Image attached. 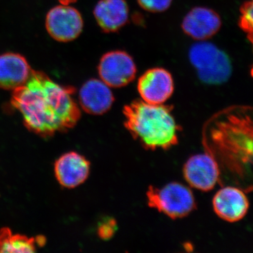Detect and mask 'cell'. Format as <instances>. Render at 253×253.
I'll return each mask as SVG.
<instances>
[{
  "label": "cell",
  "instance_id": "52a82bcc",
  "mask_svg": "<svg viewBox=\"0 0 253 253\" xmlns=\"http://www.w3.org/2000/svg\"><path fill=\"white\" fill-rule=\"evenodd\" d=\"M183 176L193 189L208 192L220 184L221 172L216 160L205 151L193 155L183 166Z\"/></svg>",
  "mask_w": 253,
  "mask_h": 253
},
{
  "label": "cell",
  "instance_id": "ba28073f",
  "mask_svg": "<svg viewBox=\"0 0 253 253\" xmlns=\"http://www.w3.org/2000/svg\"><path fill=\"white\" fill-rule=\"evenodd\" d=\"M46 29L55 41L68 42L77 39L84 27L83 16L69 4L58 5L50 9L46 16Z\"/></svg>",
  "mask_w": 253,
  "mask_h": 253
},
{
  "label": "cell",
  "instance_id": "5bb4252c",
  "mask_svg": "<svg viewBox=\"0 0 253 253\" xmlns=\"http://www.w3.org/2000/svg\"><path fill=\"white\" fill-rule=\"evenodd\" d=\"M33 71L22 55L12 52L0 55V88L14 91L27 83Z\"/></svg>",
  "mask_w": 253,
  "mask_h": 253
},
{
  "label": "cell",
  "instance_id": "7a4b0ae2",
  "mask_svg": "<svg viewBox=\"0 0 253 253\" xmlns=\"http://www.w3.org/2000/svg\"><path fill=\"white\" fill-rule=\"evenodd\" d=\"M76 91L58 84L46 73L33 71L27 83L13 91L11 103L29 130L49 137L72 129L81 119V109L73 98Z\"/></svg>",
  "mask_w": 253,
  "mask_h": 253
},
{
  "label": "cell",
  "instance_id": "6da1fadb",
  "mask_svg": "<svg viewBox=\"0 0 253 253\" xmlns=\"http://www.w3.org/2000/svg\"><path fill=\"white\" fill-rule=\"evenodd\" d=\"M203 144L219 165L221 186L253 191V106H231L214 114L205 125Z\"/></svg>",
  "mask_w": 253,
  "mask_h": 253
},
{
  "label": "cell",
  "instance_id": "8fae6325",
  "mask_svg": "<svg viewBox=\"0 0 253 253\" xmlns=\"http://www.w3.org/2000/svg\"><path fill=\"white\" fill-rule=\"evenodd\" d=\"M181 29L195 41H206L217 34L221 27L219 15L205 6H196L183 18Z\"/></svg>",
  "mask_w": 253,
  "mask_h": 253
},
{
  "label": "cell",
  "instance_id": "d6986e66",
  "mask_svg": "<svg viewBox=\"0 0 253 253\" xmlns=\"http://www.w3.org/2000/svg\"><path fill=\"white\" fill-rule=\"evenodd\" d=\"M141 9L150 13H162L167 11L173 0H136Z\"/></svg>",
  "mask_w": 253,
  "mask_h": 253
},
{
  "label": "cell",
  "instance_id": "9c48e42d",
  "mask_svg": "<svg viewBox=\"0 0 253 253\" xmlns=\"http://www.w3.org/2000/svg\"><path fill=\"white\" fill-rule=\"evenodd\" d=\"M137 91L141 99L151 104H165L174 91L171 73L161 67L150 68L139 77Z\"/></svg>",
  "mask_w": 253,
  "mask_h": 253
},
{
  "label": "cell",
  "instance_id": "277c9868",
  "mask_svg": "<svg viewBox=\"0 0 253 253\" xmlns=\"http://www.w3.org/2000/svg\"><path fill=\"white\" fill-rule=\"evenodd\" d=\"M188 56L200 81L205 84H223L231 77L232 66L230 59L212 43L198 41L191 46Z\"/></svg>",
  "mask_w": 253,
  "mask_h": 253
},
{
  "label": "cell",
  "instance_id": "9a60e30c",
  "mask_svg": "<svg viewBox=\"0 0 253 253\" xmlns=\"http://www.w3.org/2000/svg\"><path fill=\"white\" fill-rule=\"evenodd\" d=\"M93 13L98 26L106 33H117L129 21V9L126 0H99Z\"/></svg>",
  "mask_w": 253,
  "mask_h": 253
},
{
  "label": "cell",
  "instance_id": "8992f818",
  "mask_svg": "<svg viewBox=\"0 0 253 253\" xmlns=\"http://www.w3.org/2000/svg\"><path fill=\"white\" fill-rule=\"evenodd\" d=\"M137 67L132 56L123 50L105 53L98 64L100 79L111 88L128 85L135 79Z\"/></svg>",
  "mask_w": 253,
  "mask_h": 253
},
{
  "label": "cell",
  "instance_id": "ac0fdd59",
  "mask_svg": "<svg viewBox=\"0 0 253 253\" xmlns=\"http://www.w3.org/2000/svg\"><path fill=\"white\" fill-rule=\"evenodd\" d=\"M118 230V223L112 217H106L100 221L97 227V235L104 241L112 239Z\"/></svg>",
  "mask_w": 253,
  "mask_h": 253
},
{
  "label": "cell",
  "instance_id": "3957f363",
  "mask_svg": "<svg viewBox=\"0 0 253 253\" xmlns=\"http://www.w3.org/2000/svg\"><path fill=\"white\" fill-rule=\"evenodd\" d=\"M172 110L169 105L134 100L123 107L125 127L145 149H170L179 143L181 131Z\"/></svg>",
  "mask_w": 253,
  "mask_h": 253
},
{
  "label": "cell",
  "instance_id": "7c38bea8",
  "mask_svg": "<svg viewBox=\"0 0 253 253\" xmlns=\"http://www.w3.org/2000/svg\"><path fill=\"white\" fill-rule=\"evenodd\" d=\"M90 169L89 161L76 151L62 155L54 164L56 179L67 189H74L83 184L89 177Z\"/></svg>",
  "mask_w": 253,
  "mask_h": 253
},
{
  "label": "cell",
  "instance_id": "4fadbf2b",
  "mask_svg": "<svg viewBox=\"0 0 253 253\" xmlns=\"http://www.w3.org/2000/svg\"><path fill=\"white\" fill-rule=\"evenodd\" d=\"M114 102L115 96L111 87L101 79L88 80L80 89V106L88 114L104 115L109 112Z\"/></svg>",
  "mask_w": 253,
  "mask_h": 253
},
{
  "label": "cell",
  "instance_id": "5b68a950",
  "mask_svg": "<svg viewBox=\"0 0 253 253\" xmlns=\"http://www.w3.org/2000/svg\"><path fill=\"white\" fill-rule=\"evenodd\" d=\"M146 194L149 207L174 220L187 217L196 209L193 191L177 181L161 187L150 186Z\"/></svg>",
  "mask_w": 253,
  "mask_h": 253
},
{
  "label": "cell",
  "instance_id": "30bf717a",
  "mask_svg": "<svg viewBox=\"0 0 253 253\" xmlns=\"http://www.w3.org/2000/svg\"><path fill=\"white\" fill-rule=\"evenodd\" d=\"M246 192L234 186H222L212 199L213 211L218 217L229 223L238 222L249 212Z\"/></svg>",
  "mask_w": 253,
  "mask_h": 253
},
{
  "label": "cell",
  "instance_id": "e0dca14e",
  "mask_svg": "<svg viewBox=\"0 0 253 253\" xmlns=\"http://www.w3.org/2000/svg\"><path fill=\"white\" fill-rule=\"evenodd\" d=\"M239 25L253 46V0L246 1L241 6Z\"/></svg>",
  "mask_w": 253,
  "mask_h": 253
},
{
  "label": "cell",
  "instance_id": "ffe728a7",
  "mask_svg": "<svg viewBox=\"0 0 253 253\" xmlns=\"http://www.w3.org/2000/svg\"><path fill=\"white\" fill-rule=\"evenodd\" d=\"M77 0H59V1L62 4H71L76 2Z\"/></svg>",
  "mask_w": 253,
  "mask_h": 253
},
{
  "label": "cell",
  "instance_id": "2e32d148",
  "mask_svg": "<svg viewBox=\"0 0 253 253\" xmlns=\"http://www.w3.org/2000/svg\"><path fill=\"white\" fill-rule=\"evenodd\" d=\"M45 238L38 236L28 238L21 234H14L8 228L0 230V253H33L38 246H44Z\"/></svg>",
  "mask_w": 253,
  "mask_h": 253
}]
</instances>
